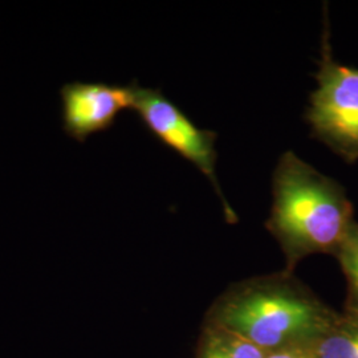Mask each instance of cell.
<instances>
[{"label":"cell","instance_id":"9c48e42d","mask_svg":"<svg viewBox=\"0 0 358 358\" xmlns=\"http://www.w3.org/2000/svg\"><path fill=\"white\" fill-rule=\"evenodd\" d=\"M266 358H317L315 349H291V350H282L276 353H269Z\"/></svg>","mask_w":358,"mask_h":358},{"label":"cell","instance_id":"6da1fadb","mask_svg":"<svg viewBox=\"0 0 358 358\" xmlns=\"http://www.w3.org/2000/svg\"><path fill=\"white\" fill-rule=\"evenodd\" d=\"M338 313L282 269L234 282L208 308L203 324L235 333L269 355L315 348Z\"/></svg>","mask_w":358,"mask_h":358},{"label":"cell","instance_id":"8992f818","mask_svg":"<svg viewBox=\"0 0 358 358\" xmlns=\"http://www.w3.org/2000/svg\"><path fill=\"white\" fill-rule=\"evenodd\" d=\"M267 353L243 337L203 324L195 358H266Z\"/></svg>","mask_w":358,"mask_h":358},{"label":"cell","instance_id":"277c9868","mask_svg":"<svg viewBox=\"0 0 358 358\" xmlns=\"http://www.w3.org/2000/svg\"><path fill=\"white\" fill-rule=\"evenodd\" d=\"M133 85L131 109L141 118L143 125L169 149L192 162L213 183L229 220L235 222L232 211L217 178V133L198 128L178 106L159 90Z\"/></svg>","mask_w":358,"mask_h":358},{"label":"cell","instance_id":"5b68a950","mask_svg":"<svg viewBox=\"0 0 358 358\" xmlns=\"http://www.w3.org/2000/svg\"><path fill=\"white\" fill-rule=\"evenodd\" d=\"M64 131L76 141L115 125L124 109H131L133 85L103 83H69L60 90Z\"/></svg>","mask_w":358,"mask_h":358},{"label":"cell","instance_id":"ba28073f","mask_svg":"<svg viewBox=\"0 0 358 358\" xmlns=\"http://www.w3.org/2000/svg\"><path fill=\"white\" fill-rule=\"evenodd\" d=\"M334 257L338 260L346 279L344 310L358 316V222L352 224Z\"/></svg>","mask_w":358,"mask_h":358},{"label":"cell","instance_id":"3957f363","mask_svg":"<svg viewBox=\"0 0 358 358\" xmlns=\"http://www.w3.org/2000/svg\"><path fill=\"white\" fill-rule=\"evenodd\" d=\"M317 88L309 96L306 120L312 136L346 164L358 161V69L338 64L329 44L325 8Z\"/></svg>","mask_w":358,"mask_h":358},{"label":"cell","instance_id":"52a82bcc","mask_svg":"<svg viewBox=\"0 0 358 358\" xmlns=\"http://www.w3.org/2000/svg\"><path fill=\"white\" fill-rule=\"evenodd\" d=\"M317 358H358V316L343 310L313 348Z\"/></svg>","mask_w":358,"mask_h":358},{"label":"cell","instance_id":"7a4b0ae2","mask_svg":"<svg viewBox=\"0 0 358 358\" xmlns=\"http://www.w3.org/2000/svg\"><path fill=\"white\" fill-rule=\"evenodd\" d=\"M273 203L266 229L280 244L287 272L315 254L336 255L355 220L345 189L299 158L280 157L272 178Z\"/></svg>","mask_w":358,"mask_h":358}]
</instances>
